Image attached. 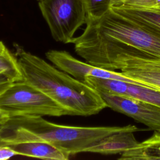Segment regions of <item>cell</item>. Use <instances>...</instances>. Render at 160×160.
Masks as SVG:
<instances>
[{"label":"cell","instance_id":"277c9868","mask_svg":"<svg viewBox=\"0 0 160 160\" xmlns=\"http://www.w3.org/2000/svg\"><path fill=\"white\" fill-rule=\"evenodd\" d=\"M0 110L9 118L25 115H68L67 111L59 104L23 80L12 82L0 94Z\"/></svg>","mask_w":160,"mask_h":160},{"label":"cell","instance_id":"8992f818","mask_svg":"<svg viewBox=\"0 0 160 160\" xmlns=\"http://www.w3.org/2000/svg\"><path fill=\"white\" fill-rule=\"evenodd\" d=\"M46 56L59 69L83 82L86 77L93 76L104 79L121 80L149 87L141 82L123 74L121 72H119L103 69L92 66L86 62H84L78 60L69 52L64 51L49 50L46 52Z\"/></svg>","mask_w":160,"mask_h":160},{"label":"cell","instance_id":"ac0fdd59","mask_svg":"<svg viewBox=\"0 0 160 160\" xmlns=\"http://www.w3.org/2000/svg\"><path fill=\"white\" fill-rule=\"evenodd\" d=\"M11 83L12 82L7 77L0 74V94L6 89Z\"/></svg>","mask_w":160,"mask_h":160},{"label":"cell","instance_id":"44dd1931","mask_svg":"<svg viewBox=\"0 0 160 160\" xmlns=\"http://www.w3.org/2000/svg\"><path fill=\"white\" fill-rule=\"evenodd\" d=\"M5 48H6V46L4 44V43L2 41H0V50H2L3 49H4Z\"/></svg>","mask_w":160,"mask_h":160},{"label":"cell","instance_id":"7c38bea8","mask_svg":"<svg viewBox=\"0 0 160 160\" xmlns=\"http://www.w3.org/2000/svg\"><path fill=\"white\" fill-rule=\"evenodd\" d=\"M121 72L149 87L160 90V69L143 66H129L120 69Z\"/></svg>","mask_w":160,"mask_h":160},{"label":"cell","instance_id":"5b68a950","mask_svg":"<svg viewBox=\"0 0 160 160\" xmlns=\"http://www.w3.org/2000/svg\"><path fill=\"white\" fill-rule=\"evenodd\" d=\"M39 7L55 41L70 43L76 31L86 24L82 0H39Z\"/></svg>","mask_w":160,"mask_h":160},{"label":"cell","instance_id":"9a60e30c","mask_svg":"<svg viewBox=\"0 0 160 160\" xmlns=\"http://www.w3.org/2000/svg\"><path fill=\"white\" fill-rule=\"evenodd\" d=\"M82 1L86 13V19L99 18L111 9V0Z\"/></svg>","mask_w":160,"mask_h":160},{"label":"cell","instance_id":"ffe728a7","mask_svg":"<svg viewBox=\"0 0 160 160\" xmlns=\"http://www.w3.org/2000/svg\"><path fill=\"white\" fill-rule=\"evenodd\" d=\"M9 119V116L4 112L0 110V129Z\"/></svg>","mask_w":160,"mask_h":160},{"label":"cell","instance_id":"7a4b0ae2","mask_svg":"<svg viewBox=\"0 0 160 160\" xmlns=\"http://www.w3.org/2000/svg\"><path fill=\"white\" fill-rule=\"evenodd\" d=\"M15 56L22 80L36 87L62 107L70 116H88L107 107L95 89L42 58L15 45Z\"/></svg>","mask_w":160,"mask_h":160},{"label":"cell","instance_id":"4fadbf2b","mask_svg":"<svg viewBox=\"0 0 160 160\" xmlns=\"http://www.w3.org/2000/svg\"><path fill=\"white\" fill-rule=\"evenodd\" d=\"M0 74L7 77L12 82L22 79L16 58L6 47L0 51Z\"/></svg>","mask_w":160,"mask_h":160},{"label":"cell","instance_id":"e0dca14e","mask_svg":"<svg viewBox=\"0 0 160 160\" xmlns=\"http://www.w3.org/2000/svg\"><path fill=\"white\" fill-rule=\"evenodd\" d=\"M17 155L14 150L8 145H0V160H6Z\"/></svg>","mask_w":160,"mask_h":160},{"label":"cell","instance_id":"2e32d148","mask_svg":"<svg viewBox=\"0 0 160 160\" xmlns=\"http://www.w3.org/2000/svg\"><path fill=\"white\" fill-rule=\"evenodd\" d=\"M122 6L138 8H160V0H129Z\"/></svg>","mask_w":160,"mask_h":160},{"label":"cell","instance_id":"30bf717a","mask_svg":"<svg viewBox=\"0 0 160 160\" xmlns=\"http://www.w3.org/2000/svg\"><path fill=\"white\" fill-rule=\"evenodd\" d=\"M111 9L141 26L160 34V8H138L122 6Z\"/></svg>","mask_w":160,"mask_h":160},{"label":"cell","instance_id":"7402d4cb","mask_svg":"<svg viewBox=\"0 0 160 160\" xmlns=\"http://www.w3.org/2000/svg\"><path fill=\"white\" fill-rule=\"evenodd\" d=\"M0 51H1V50H0Z\"/></svg>","mask_w":160,"mask_h":160},{"label":"cell","instance_id":"3957f363","mask_svg":"<svg viewBox=\"0 0 160 160\" xmlns=\"http://www.w3.org/2000/svg\"><path fill=\"white\" fill-rule=\"evenodd\" d=\"M122 131L139 129L134 125L113 127H79L57 124L41 116L25 115L9 118L0 129V145L27 141L48 142L73 155L86 152L104 137Z\"/></svg>","mask_w":160,"mask_h":160},{"label":"cell","instance_id":"8fae6325","mask_svg":"<svg viewBox=\"0 0 160 160\" xmlns=\"http://www.w3.org/2000/svg\"><path fill=\"white\" fill-rule=\"evenodd\" d=\"M119 160L160 159V132L156 131L149 138L121 153Z\"/></svg>","mask_w":160,"mask_h":160},{"label":"cell","instance_id":"52a82bcc","mask_svg":"<svg viewBox=\"0 0 160 160\" xmlns=\"http://www.w3.org/2000/svg\"><path fill=\"white\" fill-rule=\"evenodd\" d=\"M107 107L160 132V107L136 98L99 92Z\"/></svg>","mask_w":160,"mask_h":160},{"label":"cell","instance_id":"6da1fadb","mask_svg":"<svg viewBox=\"0 0 160 160\" xmlns=\"http://www.w3.org/2000/svg\"><path fill=\"white\" fill-rule=\"evenodd\" d=\"M86 28L70 43L86 62L105 69L112 60L146 54L160 59V34L111 9L97 19H86Z\"/></svg>","mask_w":160,"mask_h":160},{"label":"cell","instance_id":"5bb4252c","mask_svg":"<svg viewBox=\"0 0 160 160\" xmlns=\"http://www.w3.org/2000/svg\"><path fill=\"white\" fill-rule=\"evenodd\" d=\"M124 96L141 99L160 107V90L128 82Z\"/></svg>","mask_w":160,"mask_h":160},{"label":"cell","instance_id":"9c48e42d","mask_svg":"<svg viewBox=\"0 0 160 160\" xmlns=\"http://www.w3.org/2000/svg\"><path fill=\"white\" fill-rule=\"evenodd\" d=\"M16 152L21 155L42 159L67 160L70 155L59 148L45 142L27 141L8 145Z\"/></svg>","mask_w":160,"mask_h":160},{"label":"cell","instance_id":"ba28073f","mask_svg":"<svg viewBox=\"0 0 160 160\" xmlns=\"http://www.w3.org/2000/svg\"><path fill=\"white\" fill-rule=\"evenodd\" d=\"M134 132L132 131H122L109 134L89 147L86 152L106 155L122 153L138 143Z\"/></svg>","mask_w":160,"mask_h":160},{"label":"cell","instance_id":"d6986e66","mask_svg":"<svg viewBox=\"0 0 160 160\" xmlns=\"http://www.w3.org/2000/svg\"><path fill=\"white\" fill-rule=\"evenodd\" d=\"M129 0H111V8H118L124 6Z\"/></svg>","mask_w":160,"mask_h":160}]
</instances>
